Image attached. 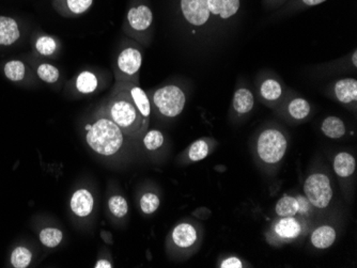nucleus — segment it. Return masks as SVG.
Here are the masks:
<instances>
[{"label":"nucleus","instance_id":"f257e3e1","mask_svg":"<svg viewBox=\"0 0 357 268\" xmlns=\"http://www.w3.org/2000/svg\"><path fill=\"white\" fill-rule=\"evenodd\" d=\"M101 115L115 122L122 133L128 137H138L149 126V121L142 117L137 106L128 94L116 86L102 109Z\"/></svg>","mask_w":357,"mask_h":268},{"label":"nucleus","instance_id":"f03ea898","mask_svg":"<svg viewBox=\"0 0 357 268\" xmlns=\"http://www.w3.org/2000/svg\"><path fill=\"white\" fill-rule=\"evenodd\" d=\"M87 129V143L100 155H115L121 150L124 134L115 122L105 116L101 115L99 119L88 126Z\"/></svg>","mask_w":357,"mask_h":268},{"label":"nucleus","instance_id":"7ed1b4c3","mask_svg":"<svg viewBox=\"0 0 357 268\" xmlns=\"http://www.w3.org/2000/svg\"><path fill=\"white\" fill-rule=\"evenodd\" d=\"M151 102L160 115L176 118L183 111L186 97L181 88L170 85L155 90L152 93Z\"/></svg>","mask_w":357,"mask_h":268},{"label":"nucleus","instance_id":"20e7f679","mask_svg":"<svg viewBox=\"0 0 357 268\" xmlns=\"http://www.w3.org/2000/svg\"><path fill=\"white\" fill-rule=\"evenodd\" d=\"M288 141L282 132L268 129L262 132L257 141V153L264 163L278 164L284 159Z\"/></svg>","mask_w":357,"mask_h":268},{"label":"nucleus","instance_id":"39448f33","mask_svg":"<svg viewBox=\"0 0 357 268\" xmlns=\"http://www.w3.org/2000/svg\"><path fill=\"white\" fill-rule=\"evenodd\" d=\"M304 191L307 200L317 209H326L332 201V185L324 173H314L307 178Z\"/></svg>","mask_w":357,"mask_h":268},{"label":"nucleus","instance_id":"423d86ee","mask_svg":"<svg viewBox=\"0 0 357 268\" xmlns=\"http://www.w3.org/2000/svg\"><path fill=\"white\" fill-rule=\"evenodd\" d=\"M142 53L135 47H126L117 58L116 81H130L139 85V72L142 68Z\"/></svg>","mask_w":357,"mask_h":268},{"label":"nucleus","instance_id":"0eeeda50","mask_svg":"<svg viewBox=\"0 0 357 268\" xmlns=\"http://www.w3.org/2000/svg\"><path fill=\"white\" fill-rule=\"evenodd\" d=\"M180 7L184 19L190 25L200 27L210 19L211 12L206 0H181Z\"/></svg>","mask_w":357,"mask_h":268},{"label":"nucleus","instance_id":"6e6552de","mask_svg":"<svg viewBox=\"0 0 357 268\" xmlns=\"http://www.w3.org/2000/svg\"><path fill=\"white\" fill-rule=\"evenodd\" d=\"M153 23V13L148 6L138 5L128 10L126 14V24L128 29L135 35H144L151 28Z\"/></svg>","mask_w":357,"mask_h":268},{"label":"nucleus","instance_id":"1a4fd4ad","mask_svg":"<svg viewBox=\"0 0 357 268\" xmlns=\"http://www.w3.org/2000/svg\"><path fill=\"white\" fill-rule=\"evenodd\" d=\"M116 87L123 90L128 97L134 102L142 117L147 121H150V115H151V102L147 93L139 87L138 84L130 83V81H116Z\"/></svg>","mask_w":357,"mask_h":268},{"label":"nucleus","instance_id":"9d476101","mask_svg":"<svg viewBox=\"0 0 357 268\" xmlns=\"http://www.w3.org/2000/svg\"><path fill=\"white\" fill-rule=\"evenodd\" d=\"M23 36L19 21L11 17L0 15V47H10L21 40Z\"/></svg>","mask_w":357,"mask_h":268},{"label":"nucleus","instance_id":"9b49d317","mask_svg":"<svg viewBox=\"0 0 357 268\" xmlns=\"http://www.w3.org/2000/svg\"><path fill=\"white\" fill-rule=\"evenodd\" d=\"M93 0H52L54 10L63 17H76L89 11Z\"/></svg>","mask_w":357,"mask_h":268},{"label":"nucleus","instance_id":"f8f14e48","mask_svg":"<svg viewBox=\"0 0 357 268\" xmlns=\"http://www.w3.org/2000/svg\"><path fill=\"white\" fill-rule=\"evenodd\" d=\"M93 196L85 188L76 191L72 196L71 203H70L72 212L78 217L89 216L93 210Z\"/></svg>","mask_w":357,"mask_h":268},{"label":"nucleus","instance_id":"ddd939ff","mask_svg":"<svg viewBox=\"0 0 357 268\" xmlns=\"http://www.w3.org/2000/svg\"><path fill=\"white\" fill-rule=\"evenodd\" d=\"M334 95L337 101L344 105L357 101V81L355 78H344L334 85Z\"/></svg>","mask_w":357,"mask_h":268},{"label":"nucleus","instance_id":"4468645a","mask_svg":"<svg viewBox=\"0 0 357 268\" xmlns=\"http://www.w3.org/2000/svg\"><path fill=\"white\" fill-rule=\"evenodd\" d=\"M172 237L176 247L190 248L197 242V230L190 223H180L174 228Z\"/></svg>","mask_w":357,"mask_h":268},{"label":"nucleus","instance_id":"2eb2a0df","mask_svg":"<svg viewBox=\"0 0 357 268\" xmlns=\"http://www.w3.org/2000/svg\"><path fill=\"white\" fill-rule=\"evenodd\" d=\"M211 14L218 15L220 19H231L238 13L241 0H206Z\"/></svg>","mask_w":357,"mask_h":268},{"label":"nucleus","instance_id":"dca6fc26","mask_svg":"<svg viewBox=\"0 0 357 268\" xmlns=\"http://www.w3.org/2000/svg\"><path fill=\"white\" fill-rule=\"evenodd\" d=\"M3 74L8 81L12 83L20 84L27 81L29 68L25 62L19 59H12L3 65Z\"/></svg>","mask_w":357,"mask_h":268},{"label":"nucleus","instance_id":"f3484780","mask_svg":"<svg viewBox=\"0 0 357 268\" xmlns=\"http://www.w3.org/2000/svg\"><path fill=\"white\" fill-rule=\"evenodd\" d=\"M333 167H334L335 173L339 178L346 179L354 173L356 161H355L354 156L347 153V152H342V153L337 154L335 157Z\"/></svg>","mask_w":357,"mask_h":268},{"label":"nucleus","instance_id":"a211bd4d","mask_svg":"<svg viewBox=\"0 0 357 268\" xmlns=\"http://www.w3.org/2000/svg\"><path fill=\"white\" fill-rule=\"evenodd\" d=\"M336 241V231L331 226H321L312 234V243L318 249L330 248Z\"/></svg>","mask_w":357,"mask_h":268},{"label":"nucleus","instance_id":"6ab92c4d","mask_svg":"<svg viewBox=\"0 0 357 268\" xmlns=\"http://www.w3.org/2000/svg\"><path fill=\"white\" fill-rule=\"evenodd\" d=\"M255 105L254 95L248 88H238L234 93L232 106L238 115H246L250 113Z\"/></svg>","mask_w":357,"mask_h":268},{"label":"nucleus","instance_id":"aec40b11","mask_svg":"<svg viewBox=\"0 0 357 268\" xmlns=\"http://www.w3.org/2000/svg\"><path fill=\"white\" fill-rule=\"evenodd\" d=\"M302 231L300 223L294 217H282L275 227V232L282 239H296Z\"/></svg>","mask_w":357,"mask_h":268},{"label":"nucleus","instance_id":"412c9836","mask_svg":"<svg viewBox=\"0 0 357 268\" xmlns=\"http://www.w3.org/2000/svg\"><path fill=\"white\" fill-rule=\"evenodd\" d=\"M321 131L331 139H339V138L344 137L346 134V125L340 118L332 116V117L326 118L322 122Z\"/></svg>","mask_w":357,"mask_h":268},{"label":"nucleus","instance_id":"4be33fe9","mask_svg":"<svg viewBox=\"0 0 357 268\" xmlns=\"http://www.w3.org/2000/svg\"><path fill=\"white\" fill-rule=\"evenodd\" d=\"M260 95L268 103H276L282 97V86L275 78H268L260 86Z\"/></svg>","mask_w":357,"mask_h":268},{"label":"nucleus","instance_id":"5701e85b","mask_svg":"<svg viewBox=\"0 0 357 268\" xmlns=\"http://www.w3.org/2000/svg\"><path fill=\"white\" fill-rule=\"evenodd\" d=\"M287 110L292 119L301 121V120L306 119L310 115L312 107H310V102L306 100L302 99V97H294L289 102Z\"/></svg>","mask_w":357,"mask_h":268},{"label":"nucleus","instance_id":"b1692460","mask_svg":"<svg viewBox=\"0 0 357 268\" xmlns=\"http://www.w3.org/2000/svg\"><path fill=\"white\" fill-rule=\"evenodd\" d=\"M300 210V201L296 198L287 195H284L275 207V212L280 217H294Z\"/></svg>","mask_w":357,"mask_h":268},{"label":"nucleus","instance_id":"393cba45","mask_svg":"<svg viewBox=\"0 0 357 268\" xmlns=\"http://www.w3.org/2000/svg\"><path fill=\"white\" fill-rule=\"evenodd\" d=\"M33 255L31 250L25 246H17L12 250L10 255V265L14 268H27L31 264Z\"/></svg>","mask_w":357,"mask_h":268},{"label":"nucleus","instance_id":"a878e982","mask_svg":"<svg viewBox=\"0 0 357 268\" xmlns=\"http://www.w3.org/2000/svg\"><path fill=\"white\" fill-rule=\"evenodd\" d=\"M32 46L36 53L39 54L40 56L50 57L55 54L57 49V42L51 36L41 35L36 38Z\"/></svg>","mask_w":357,"mask_h":268},{"label":"nucleus","instance_id":"bb28decb","mask_svg":"<svg viewBox=\"0 0 357 268\" xmlns=\"http://www.w3.org/2000/svg\"><path fill=\"white\" fill-rule=\"evenodd\" d=\"M62 232L57 228H44L40 231L39 239L46 248H56L61 243Z\"/></svg>","mask_w":357,"mask_h":268},{"label":"nucleus","instance_id":"cd10ccee","mask_svg":"<svg viewBox=\"0 0 357 268\" xmlns=\"http://www.w3.org/2000/svg\"><path fill=\"white\" fill-rule=\"evenodd\" d=\"M98 88V78L91 72L85 71L78 75L76 79V89L80 93H92Z\"/></svg>","mask_w":357,"mask_h":268},{"label":"nucleus","instance_id":"c85d7f7f","mask_svg":"<svg viewBox=\"0 0 357 268\" xmlns=\"http://www.w3.org/2000/svg\"><path fill=\"white\" fill-rule=\"evenodd\" d=\"M36 73L42 81L46 84H55L59 81L60 72L57 68L50 63H40L36 68Z\"/></svg>","mask_w":357,"mask_h":268},{"label":"nucleus","instance_id":"c756f323","mask_svg":"<svg viewBox=\"0 0 357 268\" xmlns=\"http://www.w3.org/2000/svg\"><path fill=\"white\" fill-rule=\"evenodd\" d=\"M110 213L117 218H122L128 214V204L121 196H114L108 201Z\"/></svg>","mask_w":357,"mask_h":268},{"label":"nucleus","instance_id":"7c9ffc66","mask_svg":"<svg viewBox=\"0 0 357 268\" xmlns=\"http://www.w3.org/2000/svg\"><path fill=\"white\" fill-rule=\"evenodd\" d=\"M208 155V145L204 140L195 141L188 150V159L192 161H199Z\"/></svg>","mask_w":357,"mask_h":268},{"label":"nucleus","instance_id":"2f4dec72","mask_svg":"<svg viewBox=\"0 0 357 268\" xmlns=\"http://www.w3.org/2000/svg\"><path fill=\"white\" fill-rule=\"evenodd\" d=\"M160 203V198L158 196L152 193L144 194L140 199V209L146 215H151L158 211Z\"/></svg>","mask_w":357,"mask_h":268},{"label":"nucleus","instance_id":"473e14b6","mask_svg":"<svg viewBox=\"0 0 357 268\" xmlns=\"http://www.w3.org/2000/svg\"><path fill=\"white\" fill-rule=\"evenodd\" d=\"M164 140L165 139L163 133H160L158 129H152L144 136V145L149 151H155L163 145Z\"/></svg>","mask_w":357,"mask_h":268},{"label":"nucleus","instance_id":"72a5a7b5","mask_svg":"<svg viewBox=\"0 0 357 268\" xmlns=\"http://www.w3.org/2000/svg\"><path fill=\"white\" fill-rule=\"evenodd\" d=\"M328 0H290L287 10H302L304 8L314 7L326 3Z\"/></svg>","mask_w":357,"mask_h":268},{"label":"nucleus","instance_id":"f704fd0d","mask_svg":"<svg viewBox=\"0 0 357 268\" xmlns=\"http://www.w3.org/2000/svg\"><path fill=\"white\" fill-rule=\"evenodd\" d=\"M220 267L222 268H242L243 264L242 261L238 258L236 257H230L228 259L224 260V261L220 263Z\"/></svg>","mask_w":357,"mask_h":268},{"label":"nucleus","instance_id":"c9c22d12","mask_svg":"<svg viewBox=\"0 0 357 268\" xmlns=\"http://www.w3.org/2000/svg\"><path fill=\"white\" fill-rule=\"evenodd\" d=\"M287 1L288 0H264V3L268 9H275V8L284 5Z\"/></svg>","mask_w":357,"mask_h":268},{"label":"nucleus","instance_id":"e433bc0d","mask_svg":"<svg viewBox=\"0 0 357 268\" xmlns=\"http://www.w3.org/2000/svg\"><path fill=\"white\" fill-rule=\"evenodd\" d=\"M96 268H112V264L110 263L107 260H100V261L96 262V265H94Z\"/></svg>","mask_w":357,"mask_h":268},{"label":"nucleus","instance_id":"4c0bfd02","mask_svg":"<svg viewBox=\"0 0 357 268\" xmlns=\"http://www.w3.org/2000/svg\"><path fill=\"white\" fill-rule=\"evenodd\" d=\"M352 63L354 65V68L357 67V53L356 51H354V53L352 54Z\"/></svg>","mask_w":357,"mask_h":268}]
</instances>
